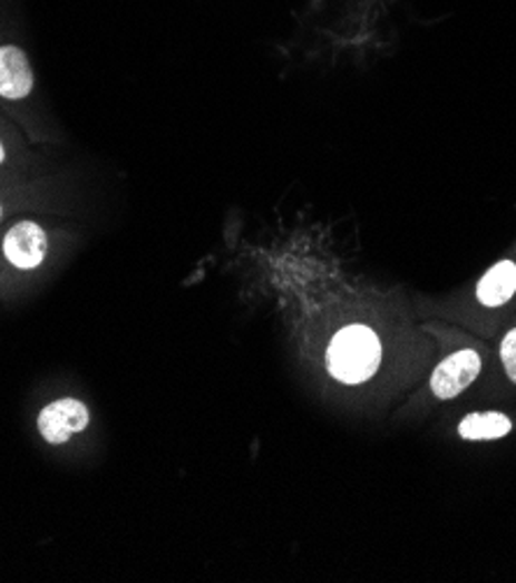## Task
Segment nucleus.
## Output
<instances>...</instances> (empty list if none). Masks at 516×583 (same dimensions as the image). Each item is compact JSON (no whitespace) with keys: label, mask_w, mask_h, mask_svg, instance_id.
I'll use <instances>...</instances> for the list:
<instances>
[{"label":"nucleus","mask_w":516,"mask_h":583,"mask_svg":"<svg viewBox=\"0 0 516 583\" xmlns=\"http://www.w3.org/2000/svg\"><path fill=\"white\" fill-rule=\"evenodd\" d=\"M3 252L8 261L21 270H33L42 263L47 254V235L38 224L31 221H21L12 226L6 235Z\"/></svg>","instance_id":"nucleus-4"},{"label":"nucleus","mask_w":516,"mask_h":583,"mask_svg":"<svg viewBox=\"0 0 516 583\" xmlns=\"http://www.w3.org/2000/svg\"><path fill=\"white\" fill-rule=\"evenodd\" d=\"M516 293V263L498 261L477 284V300L484 308H503Z\"/></svg>","instance_id":"nucleus-6"},{"label":"nucleus","mask_w":516,"mask_h":583,"mask_svg":"<svg viewBox=\"0 0 516 583\" xmlns=\"http://www.w3.org/2000/svg\"><path fill=\"white\" fill-rule=\"evenodd\" d=\"M33 89V70L19 47H0V96L23 98Z\"/></svg>","instance_id":"nucleus-5"},{"label":"nucleus","mask_w":516,"mask_h":583,"mask_svg":"<svg viewBox=\"0 0 516 583\" xmlns=\"http://www.w3.org/2000/svg\"><path fill=\"white\" fill-rule=\"evenodd\" d=\"M329 372L342 383H363L368 381L382 363V344L374 330L361 323L342 328L329 347Z\"/></svg>","instance_id":"nucleus-1"},{"label":"nucleus","mask_w":516,"mask_h":583,"mask_svg":"<svg viewBox=\"0 0 516 583\" xmlns=\"http://www.w3.org/2000/svg\"><path fill=\"white\" fill-rule=\"evenodd\" d=\"M481 375V356L475 349H464L447 356L442 363L432 370L430 393L438 400H454L475 383Z\"/></svg>","instance_id":"nucleus-2"},{"label":"nucleus","mask_w":516,"mask_h":583,"mask_svg":"<svg viewBox=\"0 0 516 583\" xmlns=\"http://www.w3.org/2000/svg\"><path fill=\"white\" fill-rule=\"evenodd\" d=\"M89 421H91V414L87 405H81L75 398H64L51 402L40 411L38 428L49 444H64L72 435L87 430Z\"/></svg>","instance_id":"nucleus-3"},{"label":"nucleus","mask_w":516,"mask_h":583,"mask_svg":"<svg viewBox=\"0 0 516 583\" xmlns=\"http://www.w3.org/2000/svg\"><path fill=\"white\" fill-rule=\"evenodd\" d=\"M512 433V419L503 411H475L468 414L464 421L458 424L460 439L468 441H491L507 437Z\"/></svg>","instance_id":"nucleus-7"},{"label":"nucleus","mask_w":516,"mask_h":583,"mask_svg":"<svg viewBox=\"0 0 516 583\" xmlns=\"http://www.w3.org/2000/svg\"><path fill=\"white\" fill-rule=\"evenodd\" d=\"M3 158H6V152H3V145H0V163H3Z\"/></svg>","instance_id":"nucleus-9"},{"label":"nucleus","mask_w":516,"mask_h":583,"mask_svg":"<svg viewBox=\"0 0 516 583\" xmlns=\"http://www.w3.org/2000/svg\"><path fill=\"white\" fill-rule=\"evenodd\" d=\"M500 360L505 375L509 377L512 383H516V328H512L500 342Z\"/></svg>","instance_id":"nucleus-8"}]
</instances>
